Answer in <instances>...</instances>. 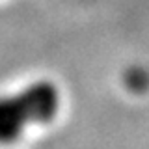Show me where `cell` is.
I'll use <instances>...</instances> for the list:
<instances>
[{
    "mask_svg": "<svg viewBox=\"0 0 149 149\" xmlns=\"http://www.w3.org/2000/svg\"><path fill=\"white\" fill-rule=\"evenodd\" d=\"M60 108L54 84L41 80L22 91L0 97V143H13L32 125L49 123Z\"/></svg>",
    "mask_w": 149,
    "mask_h": 149,
    "instance_id": "obj_1",
    "label": "cell"
}]
</instances>
